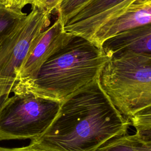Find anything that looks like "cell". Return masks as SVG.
Here are the masks:
<instances>
[{"label":"cell","instance_id":"6da1fadb","mask_svg":"<svg viewBox=\"0 0 151 151\" xmlns=\"http://www.w3.org/2000/svg\"><path fill=\"white\" fill-rule=\"evenodd\" d=\"M130 124L101 87L99 76L65 99L49 127L30 143L46 151H97L126 134Z\"/></svg>","mask_w":151,"mask_h":151},{"label":"cell","instance_id":"7a4b0ae2","mask_svg":"<svg viewBox=\"0 0 151 151\" xmlns=\"http://www.w3.org/2000/svg\"><path fill=\"white\" fill-rule=\"evenodd\" d=\"M110 58L102 48L74 35L41 67L35 77L18 93L63 101L97 78Z\"/></svg>","mask_w":151,"mask_h":151},{"label":"cell","instance_id":"3957f363","mask_svg":"<svg viewBox=\"0 0 151 151\" xmlns=\"http://www.w3.org/2000/svg\"><path fill=\"white\" fill-rule=\"evenodd\" d=\"M99 80L115 107L130 119L151 105V54L125 52L111 57Z\"/></svg>","mask_w":151,"mask_h":151},{"label":"cell","instance_id":"277c9868","mask_svg":"<svg viewBox=\"0 0 151 151\" xmlns=\"http://www.w3.org/2000/svg\"><path fill=\"white\" fill-rule=\"evenodd\" d=\"M61 104L31 93L14 94L0 109V141L41 136L53 122Z\"/></svg>","mask_w":151,"mask_h":151},{"label":"cell","instance_id":"5b68a950","mask_svg":"<svg viewBox=\"0 0 151 151\" xmlns=\"http://www.w3.org/2000/svg\"><path fill=\"white\" fill-rule=\"evenodd\" d=\"M51 15L32 6L31 12L0 41V109L10 97L17 73L28 52L50 25Z\"/></svg>","mask_w":151,"mask_h":151},{"label":"cell","instance_id":"8992f818","mask_svg":"<svg viewBox=\"0 0 151 151\" xmlns=\"http://www.w3.org/2000/svg\"><path fill=\"white\" fill-rule=\"evenodd\" d=\"M74 35L67 32L59 18L47 28L28 52L20 67L12 92L18 93L37 76L42 64L68 44Z\"/></svg>","mask_w":151,"mask_h":151},{"label":"cell","instance_id":"52a82bcc","mask_svg":"<svg viewBox=\"0 0 151 151\" xmlns=\"http://www.w3.org/2000/svg\"><path fill=\"white\" fill-rule=\"evenodd\" d=\"M113 15L95 31L89 41L101 48L116 34L151 22V0H125L113 11Z\"/></svg>","mask_w":151,"mask_h":151},{"label":"cell","instance_id":"ba28073f","mask_svg":"<svg viewBox=\"0 0 151 151\" xmlns=\"http://www.w3.org/2000/svg\"><path fill=\"white\" fill-rule=\"evenodd\" d=\"M125 0H91L64 24L65 30L88 40L109 14Z\"/></svg>","mask_w":151,"mask_h":151},{"label":"cell","instance_id":"9c48e42d","mask_svg":"<svg viewBox=\"0 0 151 151\" xmlns=\"http://www.w3.org/2000/svg\"><path fill=\"white\" fill-rule=\"evenodd\" d=\"M101 48L110 58L125 52L151 54V22L116 34L106 40Z\"/></svg>","mask_w":151,"mask_h":151},{"label":"cell","instance_id":"30bf717a","mask_svg":"<svg viewBox=\"0 0 151 151\" xmlns=\"http://www.w3.org/2000/svg\"><path fill=\"white\" fill-rule=\"evenodd\" d=\"M97 151H151V145L143 142L136 133L113 139Z\"/></svg>","mask_w":151,"mask_h":151},{"label":"cell","instance_id":"8fae6325","mask_svg":"<svg viewBox=\"0 0 151 151\" xmlns=\"http://www.w3.org/2000/svg\"><path fill=\"white\" fill-rule=\"evenodd\" d=\"M27 15L22 9L9 7L0 0V41L17 27Z\"/></svg>","mask_w":151,"mask_h":151},{"label":"cell","instance_id":"7c38bea8","mask_svg":"<svg viewBox=\"0 0 151 151\" xmlns=\"http://www.w3.org/2000/svg\"><path fill=\"white\" fill-rule=\"evenodd\" d=\"M91 0H62L55 12L57 18L64 24L72 16Z\"/></svg>","mask_w":151,"mask_h":151},{"label":"cell","instance_id":"4fadbf2b","mask_svg":"<svg viewBox=\"0 0 151 151\" xmlns=\"http://www.w3.org/2000/svg\"><path fill=\"white\" fill-rule=\"evenodd\" d=\"M131 124L136 130L151 127V105L136 113L130 119Z\"/></svg>","mask_w":151,"mask_h":151},{"label":"cell","instance_id":"5bb4252c","mask_svg":"<svg viewBox=\"0 0 151 151\" xmlns=\"http://www.w3.org/2000/svg\"><path fill=\"white\" fill-rule=\"evenodd\" d=\"M2 1L9 7L22 9L27 5H34L37 0H2Z\"/></svg>","mask_w":151,"mask_h":151},{"label":"cell","instance_id":"9a60e30c","mask_svg":"<svg viewBox=\"0 0 151 151\" xmlns=\"http://www.w3.org/2000/svg\"><path fill=\"white\" fill-rule=\"evenodd\" d=\"M62 0H44L39 5L37 6L47 11L50 14L55 12L57 6Z\"/></svg>","mask_w":151,"mask_h":151},{"label":"cell","instance_id":"2e32d148","mask_svg":"<svg viewBox=\"0 0 151 151\" xmlns=\"http://www.w3.org/2000/svg\"><path fill=\"white\" fill-rule=\"evenodd\" d=\"M0 151H46L45 150L40 149L32 144L29 143V145L21 147H14V148H8L0 146Z\"/></svg>","mask_w":151,"mask_h":151},{"label":"cell","instance_id":"e0dca14e","mask_svg":"<svg viewBox=\"0 0 151 151\" xmlns=\"http://www.w3.org/2000/svg\"><path fill=\"white\" fill-rule=\"evenodd\" d=\"M136 133L143 142L151 145V127L143 130H136Z\"/></svg>","mask_w":151,"mask_h":151},{"label":"cell","instance_id":"ac0fdd59","mask_svg":"<svg viewBox=\"0 0 151 151\" xmlns=\"http://www.w3.org/2000/svg\"><path fill=\"white\" fill-rule=\"evenodd\" d=\"M44 0H37V1H36V2L35 3V4L34 5H32V6H38V5H39L42 1H44Z\"/></svg>","mask_w":151,"mask_h":151}]
</instances>
